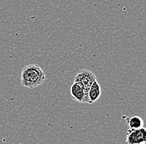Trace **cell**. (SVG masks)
<instances>
[{
	"label": "cell",
	"mask_w": 146,
	"mask_h": 144,
	"mask_svg": "<svg viewBox=\"0 0 146 144\" xmlns=\"http://www.w3.org/2000/svg\"><path fill=\"white\" fill-rule=\"evenodd\" d=\"M46 80L43 70L36 64H30L23 67L21 73V85L27 89H34Z\"/></svg>",
	"instance_id": "obj_1"
},
{
	"label": "cell",
	"mask_w": 146,
	"mask_h": 144,
	"mask_svg": "<svg viewBox=\"0 0 146 144\" xmlns=\"http://www.w3.org/2000/svg\"><path fill=\"white\" fill-rule=\"evenodd\" d=\"M95 81H96V75L91 71L90 70L87 69H82L80 71L76 74V75L75 76L74 82L79 84L82 87V89L84 90V92L87 97L88 99V91L92 85V83Z\"/></svg>",
	"instance_id": "obj_2"
},
{
	"label": "cell",
	"mask_w": 146,
	"mask_h": 144,
	"mask_svg": "<svg viewBox=\"0 0 146 144\" xmlns=\"http://www.w3.org/2000/svg\"><path fill=\"white\" fill-rule=\"evenodd\" d=\"M126 144H146V128H129L126 135Z\"/></svg>",
	"instance_id": "obj_3"
},
{
	"label": "cell",
	"mask_w": 146,
	"mask_h": 144,
	"mask_svg": "<svg viewBox=\"0 0 146 144\" xmlns=\"http://www.w3.org/2000/svg\"><path fill=\"white\" fill-rule=\"evenodd\" d=\"M71 94L73 99L76 100L77 102L88 103V99L84 92V90L79 84L76 82H73L72 85L71 86Z\"/></svg>",
	"instance_id": "obj_4"
},
{
	"label": "cell",
	"mask_w": 146,
	"mask_h": 144,
	"mask_svg": "<svg viewBox=\"0 0 146 144\" xmlns=\"http://www.w3.org/2000/svg\"><path fill=\"white\" fill-rule=\"evenodd\" d=\"M101 95V88L97 81H95L91 85L88 91V103L92 104L96 102Z\"/></svg>",
	"instance_id": "obj_5"
},
{
	"label": "cell",
	"mask_w": 146,
	"mask_h": 144,
	"mask_svg": "<svg viewBox=\"0 0 146 144\" xmlns=\"http://www.w3.org/2000/svg\"><path fill=\"white\" fill-rule=\"evenodd\" d=\"M144 120L139 116H133V117L128 118L127 124L129 128L137 129L144 127Z\"/></svg>",
	"instance_id": "obj_6"
}]
</instances>
